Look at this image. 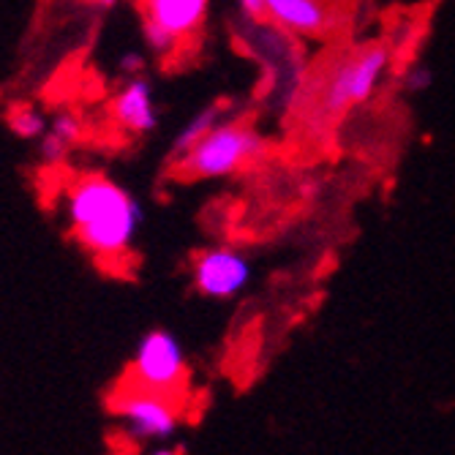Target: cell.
Listing matches in <instances>:
<instances>
[{"mask_svg": "<svg viewBox=\"0 0 455 455\" xmlns=\"http://www.w3.org/2000/svg\"><path fill=\"white\" fill-rule=\"evenodd\" d=\"M66 213L74 240L107 265L132 254L145 221L137 196L101 172L79 175L68 183Z\"/></svg>", "mask_w": 455, "mask_h": 455, "instance_id": "obj_1", "label": "cell"}, {"mask_svg": "<svg viewBox=\"0 0 455 455\" xmlns=\"http://www.w3.org/2000/svg\"><path fill=\"white\" fill-rule=\"evenodd\" d=\"M265 150V140L245 123L229 120L219 123L204 134L194 148L175 158V167L186 178H229L240 172L248 161L259 158Z\"/></svg>", "mask_w": 455, "mask_h": 455, "instance_id": "obj_2", "label": "cell"}, {"mask_svg": "<svg viewBox=\"0 0 455 455\" xmlns=\"http://www.w3.org/2000/svg\"><path fill=\"white\" fill-rule=\"evenodd\" d=\"M387 63H390V52L382 44L363 47L333 63V68L327 71L316 93L319 117L333 120L341 117L347 109L365 104L374 96L379 79L385 76Z\"/></svg>", "mask_w": 455, "mask_h": 455, "instance_id": "obj_3", "label": "cell"}, {"mask_svg": "<svg viewBox=\"0 0 455 455\" xmlns=\"http://www.w3.org/2000/svg\"><path fill=\"white\" fill-rule=\"evenodd\" d=\"M175 398V393L148 390L129 382L126 390L115 395L112 409L123 428L137 442H167L180 426V409Z\"/></svg>", "mask_w": 455, "mask_h": 455, "instance_id": "obj_4", "label": "cell"}, {"mask_svg": "<svg viewBox=\"0 0 455 455\" xmlns=\"http://www.w3.org/2000/svg\"><path fill=\"white\" fill-rule=\"evenodd\" d=\"M186 352L172 333H167V330H150V333L142 336L129 368L132 385L161 393H178L186 382Z\"/></svg>", "mask_w": 455, "mask_h": 455, "instance_id": "obj_5", "label": "cell"}, {"mask_svg": "<svg viewBox=\"0 0 455 455\" xmlns=\"http://www.w3.org/2000/svg\"><path fill=\"white\" fill-rule=\"evenodd\" d=\"M191 281L202 298L229 300L237 298L251 281V262L235 248H204L194 257Z\"/></svg>", "mask_w": 455, "mask_h": 455, "instance_id": "obj_6", "label": "cell"}, {"mask_svg": "<svg viewBox=\"0 0 455 455\" xmlns=\"http://www.w3.org/2000/svg\"><path fill=\"white\" fill-rule=\"evenodd\" d=\"M109 115H112V120L126 134L145 137V134L156 132V126H158V107H156L153 85L142 74L129 76L120 85V91L115 93V99L109 104Z\"/></svg>", "mask_w": 455, "mask_h": 455, "instance_id": "obj_7", "label": "cell"}, {"mask_svg": "<svg viewBox=\"0 0 455 455\" xmlns=\"http://www.w3.org/2000/svg\"><path fill=\"white\" fill-rule=\"evenodd\" d=\"M211 0H142V25H153L178 38L196 36L208 20Z\"/></svg>", "mask_w": 455, "mask_h": 455, "instance_id": "obj_8", "label": "cell"}, {"mask_svg": "<svg viewBox=\"0 0 455 455\" xmlns=\"http://www.w3.org/2000/svg\"><path fill=\"white\" fill-rule=\"evenodd\" d=\"M267 20L289 33L322 36L333 25L324 0H265Z\"/></svg>", "mask_w": 455, "mask_h": 455, "instance_id": "obj_9", "label": "cell"}, {"mask_svg": "<svg viewBox=\"0 0 455 455\" xmlns=\"http://www.w3.org/2000/svg\"><path fill=\"white\" fill-rule=\"evenodd\" d=\"M219 115H221V109L219 107H208V109H202L199 115H194L186 126L180 129V134L175 137V145H172V158H178V156H183L188 148H194L204 134H208L213 126H219Z\"/></svg>", "mask_w": 455, "mask_h": 455, "instance_id": "obj_10", "label": "cell"}, {"mask_svg": "<svg viewBox=\"0 0 455 455\" xmlns=\"http://www.w3.org/2000/svg\"><path fill=\"white\" fill-rule=\"evenodd\" d=\"M9 126L17 137L22 140H41L50 126V120L47 115L36 109L33 104H14L9 109Z\"/></svg>", "mask_w": 455, "mask_h": 455, "instance_id": "obj_11", "label": "cell"}, {"mask_svg": "<svg viewBox=\"0 0 455 455\" xmlns=\"http://www.w3.org/2000/svg\"><path fill=\"white\" fill-rule=\"evenodd\" d=\"M47 134H52L55 140H60L63 145H68L74 150L82 140H85V123H82V117L76 112L63 109L50 120Z\"/></svg>", "mask_w": 455, "mask_h": 455, "instance_id": "obj_12", "label": "cell"}, {"mask_svg": "<svg viewBox=\"0 0 455 455\" xmlns=\"http://www.w3.org/2000/svg\"><path fill=\"white\" fill-rule=\"evenodd\" d=\"M38 153H41V158H44L47 164H63V161L68 158L71 148L63 145L60 140H55L52 134L44 132V137L38 140Z\"/></svg>", "mask_w": 455, "mask_h": 455, "instance_id": "obj_13", "label": "cell"}, {"mask_svg": "<svg viewBox=\"0 0 455 455\" xmlns=\"http://www.w3.org/2000/svg\"><path fill=\"white\" fill-rule=\"evenodd\" d=\"M237 9L248 22H262L267 20V9H265V0H237Z\"/></svg>", "mask_w": 455, "mask_h": 455, "instance_id": "obj_14", "label": "cell"}, {"mask_svg": "<svg viewBox=\"0 0 455 455\" xmlns=\"http://www.w3.org/2000/svg\"><path fill=\"white\" fill-rule=\"evenodd\" d=\"M120 71L126 74V76H137L145 71V58L140 52H129V55H123L120 58Z\"/></svg>", "mask_w": 455, "mask_h": 455, "instance_id": "obj_15", "label": "cell"}, {"mask_svg": "<svg viewBox=\"0 0 455 455\" xmlns=\"http://www.w3.org/2000/svg\"><path fill=\"white\" fill-rule=\"evenodd\" d=\"M93 6H99V9H115L120 0H91Z\"/></svg>", "mask_w": 455, "mask_h": 455, "instance_id": "obj_16", "label": "cell"}]
</instances>
